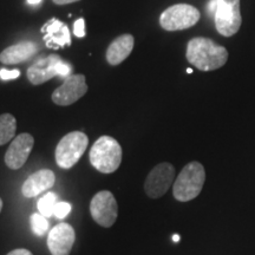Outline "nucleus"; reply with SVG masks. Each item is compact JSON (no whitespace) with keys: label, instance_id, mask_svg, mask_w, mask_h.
Masks as SVG:
<instances>
[{"label":"nucleus","instance_id":"obj_10","mask_svg":"<svg viewBox=\"0 0 255 255\" xmlns=\"http://www.w3.org/2000/svg\"><path fill=\"white\" fill-rule=\"evenodd\" d=\"M34 145V138L30 133L24 132L14 137L5 154V163L12 170H18L26 163Z\"/></svg>","mask_w":255,"mask_h":255},{"label":"nucleus","instance_id":"obj_28","mask_svg":"<svg viewBox=\"0 0 255 255\" xmlns=\"http://www.w3.org/2000/svg\"><path fill=\"white\" fill-rule=\"evenodd\" d=\"M173 240L175 241V242H177V241H180V237H178V235H174V238H173Z\"/></svg>","mask_w":255,"mask_h":255},{"label":"nucleus","instance_id":"obj_13","mask_svg":"<svg viewBox=\"0 0 255 255\" xmlns=\"http://www.w3.org/2000/svg\"><path fill=\"white\" fill-rule=\"evenodd\" d=\"M56 182L55 173L50 169H40L25 180L23 184V194L25 197H34L43 193L44 190L51 189Z\"/></svg>","mask_w":255,"mask_h":255},{"label":"nucleus","instance_id":"obj_7","mask_svg":"<svg viewBox=\"0 0 255 255\" xmlns=\"http://www.w3.org/2000/svg\"><path fill=\"white\" fill-rule=\"evenodd\" d=\"M90 214L101 227L110 228L119 216V205L114 194L109 190L96 194L90 202Z\"/></svg>","mask_w":255,"mask_h":255},{"label":"nucleus","instance_id":"obj_26","mask_svg":"<svg viewBox=\"0 0 255 255\" xmlns=\"http://www.w3.org/2000/svg\"><path fill=\"white\" fill-rule=\"evenodd\" d=\"M56 5H68L72 4V2H77L79 0H52Z\"/></svg>","mask_w":255,"mask_h":255},{"label":"nucleus","instance_id":"obj_11","mask_svg":"<svg viewBox=\"0 0 255 255\" xmlns=\"http://www.w3.org/2000/svg\"><path fill=\"white\" fill-rule=\"evenodd\" d=\"M76 240L75 229L69 223H59L51 229L47 247L52 255H70Z\"/></svg>","mask_w":255,"mask_h":255},{"label":"nucleus","instance_id":"obj_1","mask_svg":"<svg viewBox=\"0 0 255 255\" xmlns=\"http://www.w3.org/2000/svg\"><path fill=\"white\" fill-rule=\"evenodd\" d=\"M187 59L201 71H213L225 65L228 60V51L213 39L196 37L188 43Z\"/></svg>","mask_w":255,"mask_h":255},{"label":"nucleus","instance_id":"obj_12","mask_svg":"<svg viewBox=\"0 0 255 255\" xmlns=\"http://www.w3.org/2000/svg\"><path fill=\"white\" fill-rule=\"evenodd\" d=\"M59 56L50 55L45 58L38 59L27 69V79L31 84L40 85L57 76V65L62 62Z\"/></svg>","mask_w":255,"mask_h":255},{"label":"nucleus","instance_id":"obj_14","mask_svg":"<svg viewBox=\"0 0 255 255\" xmlns=\"http://www.w3.org/2000/svg\"><path fill=\"white\" fill-rule=\"evenodd\" d=\"M38 51V45L33 41H21V43L14 44L2 51L0 53V63L5 65H14L26 62L32 58Z\"/></svg>","mask_w":255,"mask_h":255},{"label":"nucleus","instance_id":"obj_5","mask_svg":"<svg viewBox=\"0 0 255 255\" xmlns=\"http://www.w3.org/2000/svg\"><path fill=\"white\" fill-rule=\"evenodd\" d=\"M200 11L188 4H176L168 7L159 17V24L165 31H181L193 27L200 20Z\"/></svg>","mask_w":255,"mask_h":255},{"label":"nucleus","instance_id":"obj_21","mask_svg":"<svg viewBox=\"0 0 255 255\" xmlns=\"http://www.w3.org/2000/svg\"><path fill=\"white\" fill-rule=\"evenodd\" d=\"M57 76H59V77H63V78H68L70 76V73L72 71V68L69 65L68 63L65 62H59L58 65H57Z\"/></svg>","mask_w":255,"mask_h":255},{"label":"nucleus","instance_id":"obj_18","mask_svg":"<svg viewBox=\"0 0 255 255\" xmlns=\"http://www.w3.org/2000/svg\"><path fill=\"white\" fill-rule=\"evenodd\" d=\"M57 195L55 193H46L41 199L38 201V209L41 215H44L45 218H50L53 215V209H55L57 201Z\"/></svg>","mask_w":255,"mask_h":255},{"label":"nucleus","instance_id":"obj_24","mask_svg":"<svg viewBox=\"0 0 255 255\" xmlns=\"http://www.w3.org/2000/svg\"><path fill=\"white\" fill-rule=\"evenodd\" d=\"M7 255H33L28 250H25V248H17V250L9 252Z\"/></svg>","mask_w":255,"mask_h":255},{"label":"nucleus","instance_id":"obj_20","mask_svg":"<svg viewBox=\"0 0 255 255\" xmlns=\"http://www.w3.org/2000/svg\"><path fill=\"white\" fill-rule=\"evenodd\" d=\"M71 208V205L68 202H57L55 209H53V215H55L57 219H64L70 214Z\"/></svg>","mask_w":255,"mask_h":255},{"label":"nucleus","instance_id":"obj_25","mask_svg":"<svg viewBox=\"0 0 255 255\" xmlns=\"http://www.w3.org/2000/svg\"><path fill=\"white\" fill-rule=\"evenodd\" d=\"M218 5H219V0H210L208 4V11L210 14L215 15L216 9H218Z\"/></svg>","mask_w":255,"mask_h":255},{"label":"nucleus","instance_id":"obj_19","mask_svg":"<svg viewBox=\"0 0 255 255\" xmlns=\"http://www.w3.org/2000/svg\"><path fill=\"white\" fill-rule=\"evenodd\" d=\"M31 227L34 234L38 235V237H43L49 229V222H47L45 216L41 215L40 213L39 214L34 213V214L31 215Z\"/></svg>","mask_w":255,"mask_h":255},{"label":"nucleus","instance_id":"obj_30","mask_svg":"<svg viewBox=\"0 0 255 255\" xmlns=\"http://www.w3.org/2000/svg\"><path fill=\"white\" fill-rule=\"evenodd\" d=\"M187 72H188V73H191V72H193V70H191V69H187Z\"/></svg>","mask_w":255,"mask_h":255},{"label":"nucleus","instance_id":"obj_16","mask_svg":"<svg viewBox=\"0 0 255 255\" xmlns=\"http://www.w3.org/2000/svg\"><path fill=\"white\" fill-rule=\"evenodd\" d=\"M135 39L131 34L126 33L117 37L107 50V60L110 65H119L124 62L133 49Z\"/></svg>","mask_w":255,"mask_h":255},{"label":"nucleus","instance_id":"obj_29","mask_svg":"<svg viewBox=\"0 0 255 255\" xmlns=\"http://www.w3.org/2000/svg\"><path fill=\"white\" fill-rule=\"evenodd\" d=\"M2 206H4V203H2V200L0 199V212H1V209H2Z\"/></svg>","mask_w":255,"mask_h":255},{"label":"nucleus","instance_id":"obj_15","mask_svg":"<svg viewBox=\"0 0 255 255\" xmlns=\"http://www.w3.org/2000/svg\"><path fill=\"white\" fill-rule=\"evenodd\" d=\"M41 32L45 33L44 41H45L47 47H59L71 44L68 26L62 21H59L58 19L53 18L47 21L41 27Z\"/></svg>","mask_w":255,"mask_h":255},{"label":"nucleus","instance_id":"obj_2","mask_svg":"<svg viewBox=\"0 0 255 255\" xmlns=\"http://www.w3.org/2000/svg\"><path fill=\"white\" fill-rule=\"evenodd\" d=\"M90 163L102 174H113L122 162V146L110 136H102L91 146Z\"/></svg>","mask_w":255,"mask_h":255},{"label":"nucleus","instance_id":"obj_17","mask_svg":"<svg viewBox=\"0 0 255 255\" xmlns=\"http://www.w3.org/2000/svg\"><path fill=\"white\" fill-rule=\"evenodd\" d=\"M17 130V121L11 114L0 115V145H4L14 139Z\"/></svg>","mask_w":255,"mask_h":255},{"label":"nucleus","instance_id":"obj_23","mask_svg":"<svg viewBox=\"0 0 255 255\" xmlns=\"http://www.w3.org/2000/svg\"><path fill=\"white\" fill-rule=\"evenodd\" d=\"M19 76H20V71H19V70H0V78H1L2 81H11V79L18 78Z\"/></svg>","mask_w":255,"mask_h":255},{"label":"nucleus","instance_id":"obj_4","mask_svg":"<svg viewBox=\"0 0 255 255\" xmlns=\"http://www.w3.org/2000/svg\"><path fill=\"white\" fill-rule=\"evenodd\" d=\"M89 138L84 132L66 133L56 146V162L62 169L72 168L87 150Z\"/></svg>","mask_w":255,"mask_h":255},{"label":"nucleus","instance_id":"obj_3","mask_svg":"<svg viewBox=\"0 0 255 255\" xmlns=\"http://www.w3.org/2000/svg\"><path fill=\"white\" fill-rule=\"evenodd\" d=\"M206 170L200 162H190L184 167L175 180L173 195L180 202L196 199L205 186Z\"/></svg>","mask_w":255,"mask_h":255},{"label":"nucleus","instance_id":"obj_27","mask_svg":"<svg viewBox=\"0 0 255 255\" xmlns=\"http://www.w3.org/2000/svg\"><path fill=\"white\" fill-rule=\"evenodd\" d=\"M41 1V0H27L28 4L31 5H36V4H39V2Z\"/></svg>","mask_w":255,"mask_h":255},{"label":"nucleus","instance_id":"obj_6","mask_svg":"<svg viewBox=\"0 0 255 255\" xmlns=\"http://www.w3.org/2000/svg\"><path fill=\"white\" fill-rule=\"evenodd\" d=\"M214 19L220 34L225 37L234 36L242 24L240 0H219Z\"/></svg>","mask_w":255,"mask_h":255},{"label":"nucleus","instance_id":"obj_8","mask_svg":"<svg viewBox=\"0 0 255 255\" xmlns=\"http://www.w3.org/2000/svg\"><path fill=\"white\" fill-rule=\"evenodd\" d=\"M175 168L173 164L163 162L148 174L144 182V191L150 199H158L167 193L169 188L174 182Z\"/></svg>","mask_w":255,"mask_h":255},{"label":"nucleus","instance_id":"obj_22","mask_svg":"<svg viewBox=\"0 0 255 255\" xmlns=\"http://www.w3.org/2000/svg\"><path fill=\"white\" fill-rule=\"evenodd\" d=\"M73 33L76 37L83 38L85 37V21L83 18H79L78 20L75 21L73 24Z\"/></svg>","mask_w":255,"mask_h":255},{"label":"nucleus","instance_id":"obj_9","mask_svg":"<svg viewBox=\"0 0 255 255\" xmlns=\"http://www.w3.org/2000/svg\"><path fill=\"white\" fill-rule=\"evenodd\" d=\"M88 92V84L85 82L84 75H71L59 88L53 91L52 98L53 103L59 107H69L76 103L78 100Z\"/></svg>","mask_w":255,"mask_h":255}]
</instances>
